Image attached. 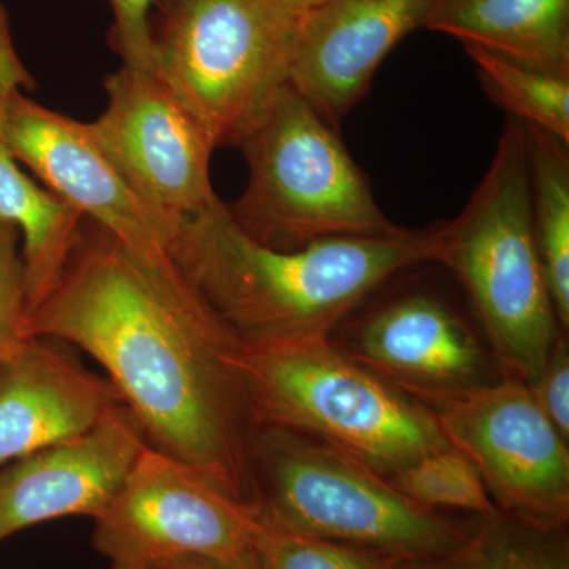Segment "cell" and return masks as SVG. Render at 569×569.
I'll return each instance as SVG.
<instances>
[{
	"label": "cell",
	"mask_w": 569,
	"mask_h": 569,
	"mask_svg": "<svg viewBox=\"0 0 569 569\" xmlns=\"http://www.w3.org/2000/svg\"><path fill=\"white\" fill-rule=\"evenodd\" d=\"M28 336L96 359L149 447L181 459L227 496L252 505L257 421L244 342L171 252L123 244L89 220Z\"/></svg>",
	"instance_id": "cell-1"
},
{
	"label": "cell",
	"mask_w": 569,
	"mask_h": 569,
	"mask_svg": "<svg viewBox=\"0 0 569 569\" xmlns=\"http://www.w3.org/2000/svg\"><path fill=\"white\" fill-rule=\"evenodd\" d=\"M176 263L244 343L331 337L392 279L429 263L427 230L339 236L295 250L254 241L228 204L186 220Z\"/></svg>",
	"instance_id": "cell-2"
},
{
	"label": "cell",
	"mask_w": 569,
	"mask_h": 569,
	"mask_svg": "<svg viewBox=\"0 0 569 569\" xmlns=\"http://www.w3.org/2000/svg\"><path fill=\"white\" fill-rule=\"evenodd\" d=\"M427 239L429 263L447 268L467 291L501 376L533 387L565 331L531 219L526 123L508 116L488 173L466 208L429 228Z\"/></svg>",
	"instance_id": "cell-3"
},
{
	"label": "cell",
	"mask_w": 569,
	"mask_h": 569,
	"mask_svg": "<svg viewBox=\"0 0 569 569\" xmlns=\"http://www.w3.org/2000/svg\"><path fill=\"white\" fill-rule=\"evenodd\" d=\"M252 478L250 507L261 522L407 560L458 548L473 520L421 507L362 460L283 427L254 430Z\"/></svg>",
	"instance_id": "cell-4"
},
{
	"label": "cell",
	"mask_w": 569,
	"mask_h": 569,
	"mask_svg": "<svg viewBox=\"0 0 569 569\" xmlns=\"http://www.w3.org/2000/svg\"><path fill=\"white\" fill-rule=\"evenodd\" d=\"M254 421L296 430L391 477L447 438L430 408L350 358L331 337L244 343Z\"/></svg>",
	"instance_id": "cell-5"
},
{
	"label": "cell",
	"mask_w": 569,
	"mask_h": 569,
	"mask_svg": "<svg viewBox=\"0 0 569 569\" xmlns=\"http://www.w3.org/2000/svg\"><path fill=\"white\" fill-rule=\"evenodd\" d=\"M153 9V70L216 148H239L290 84L305 14L277 0H159Z\"/></svg>",
	"instance_id": "cell-6"
},
{
	"label": "cell",
	"mask_w": 569,
	"mask_h": 569,
	"mask_svg": "<svg viewBox=\"0 0 569 569\" xmlns=\"http://www.w3.org/2000/svg\"><path fill=\"white\" fill-rule=\"evenodd\" d=\"M239 149L249 182L228 211L261 244L295 250L339 236L403 230L377 204L336 127L291 84L283 86Z\"/></svg>",
	"instance_id": "cell-7"
},
{
	"label": "cell",
	"mask_w": 569,
	"mask_h": 569,
	"mask_svg": "<svg viewBox=\"0 0 569 569\" xmlns=\"http://www.w3.org/2000/svg\"><path fill=\"white\" fill-rule=\"evenodd\" d=\"M252 507L197 468L146 445L107 509L93 519L92 546L108 569H153L182 557L258 560Z\"/></svg>",
	"instance_id": "cell-8"
},
{
	"label": "cell",
	"mask_w": 569,
	"mask_h": 569,
	"mask_svg": "<svg viewBox=\"0 0 569 569\" xmlns=\"http://www.w3.org/2000/svg\"><path fill=\"white\" fill-rule=\"evenodd\" d=\"M430 410L449 447L478 468L500 511L568 527L569 441L529 385L501 376Z\"/></svg>",
	"instance_id": "cell-9"
},
{
	"label": "cell",
	"mask_w": 569,
	"mask_h": 569,
	"mask_svg": "<svg viewBox=\"0 0 569 569\" xmlns=\"http://www.w3.org/2000/svg\"><path fill=\"white\" fill-rule=\"evenodd\" d=\"M108 102L89 122L133 193L173 227L211 209L216 144L156 70L121 66L104 80Z\"/></svg>",
	"instance_id": "cell-10"
},
{
	"label": "cell",
	"mask_w": 569,
	"mask_h": 569,
	"mask_svg": "<svg viewBox=\"0 0 569 569\" xmlns=\"http://www.w3.org/2000/svg\"><path fill=\"white\" fill-rule=\"evenodd\" d=\"M350 317L335 346L427 408L501 377L467 318L429 288L395 291Z\"/></svg>",
	"instance_id": "cell-11"
},
{
	"label": "cell",
	"mask_w": 569,
	"mask_h": 569,
	"mask_svg": "<svg viewBox=\"0 0 569 569\" xmlns=\"http://www.w3.org/2000/svg\"><path fill=\"white\" fill-rule=\"evenodd\" d=\"M24 88L7 93L2 134L11 156L41 186L123 244L171 252L178 228L127 186L93 140L88 123L33 102Z\"/></svg>",
	"instance_id": "cell-12"
},
{
	"label": "cell",
	"mask_w": 569,
	"mask_h": 569,
	"mask_svg": "<svg viewBox=\"0 0 569 569\" xmlns=\"http://www.w3.org/2000/svg\"><path fill=\"white\" fill-rule=\"evenodd\" d=\"M146 445L119 406L88 432L0 468V542L51 520L99 518Z\"/></svg>",
	"instance_id": "cell-13"
},
{
	"label": "cell",
	"mask_w": 569,
	"mask_h": 569,
	"mask_svg": "<svg viewBox=\"0 0 569 569\" xmlns=\"http://www.w3.org/2000/svg\"><path fill=\"white\" fill-rule=\"evenodd\" d=\"M441 0H326L302 18L290 84L332 127L365 99L378 67Z\"/></svg>",
	"instance_id": "cell-14"
},
{
	"label": "cell",
	"mask_w": 569,
	"mask_h": 569,
	"mask_svg": "<svg viewBox=\"0 0 569 569\" xmlns=\"http://www.w3.org/2000/svg\"><path fill=\"white\" fill-rule=\"evenodd\" d=\"M119 406L66 343L29 336L0 361V468L88 432Z\"/></svg>",
	"instance_id": "cell-15"
},
{
	"label": "cell",
	"mask_w": 569,
	"mask_h": 569,
	"mask_svg": "<svg viewBox=\"0 0 569 569\" xmlns=\"http://www.w3.org/2000/svg\"><path fill=\"white\" fill-rule=\"evenodd\" d=\"M18 86L29 89L33 81L11 39L9 14L0 6V219L20 233L31 316L58 283L86 219L26 173L7 148L2 134L3 102Z\"/></svg>",
	"instance_id": "cell-16"
},
{
	"label": "cell",
	"mask_w": 569,
	"mask_h": 569,
	"mask_svg": "<svg viewBox=\"0 0 569 569\" xmlns=\"http://www.w3.org/2000/svg\"><path fill=\"white\" fill-rule=\"evenodd\" d=\"M426 29L569 74V0H441Z\"/></svg>",
	"instance_id": "cell-17"
},
{
	"label": "cell",
	"mask_w": 569,
	"mask_h": 569,
	"mask_svg": "<svg viewBox=\"0 0 569 569\" xmlns=\"http://www.w3.org/2000/svg\"><path fill=\"white\" fill-rule=\"evenodd\" d=\"M395 569H569L568 527H545L500 511L473 516L458 548L399 561Z\"/></svg>",
	"instance_id": "cell-18"
},
{
	"label": "cell",
	"mask_w": 569,
	"mask_h": 569,
	"mask_svg": "<svg viewBox=\"0 0 569 569\" xmlns=\"http://www.w3.org/2000/svg\"><path fill=\"white\" fill-rule=\"evenodd\" d=\"M529 127L531 219L557 318L569 328L568 142Z\"/></svg>",
	"instance_id": "cell-19"
},
{
	"label": "cell",
	"mask_w": 569,
	"mask_h": 569,
	"mask_svg": "<svg viewBox=\"0 0 569 569\" xmlns=\"http://www.w3.org/2000/svg\"><path fill=\"white\" fill-rule=\"evenodd\" d=\"M486 93L511 118L569 144V74L462 43Z\"/></svg>",
	"instance_id": "cell-20"
},
{
	"label": "cell",
	"mask_w": 569,
	"mask_h": 569,
	"mask_svg": "<svg viewBox=\"0 0 569 569\" xmlns=\"http://www.w3.org/2000/svg\"><path fill=\"white\" fill-rule=\"evenodd\" d=\"M388 479L400 493L433 511L458 509L471 516L498 511L478 468L452 447L427 452Z\"/></svg>",
	"instance_id": "cell-21"
},
{
	"label": "cell",
	"mask_w": 569,
	"mask_h": 569,
	"mask_svg": "<svg viewBox=\"0 0 569 569\" xmlns=\"http://www.w3.org/2000/svg\"><path fill=\"white\" fill-rule=\"evenodd\" d=\"M252 545L264 569H395V553L301 537L254 518Z\"/></svg>",
	"instance_id": "cell-22"
},
{
	"label": "cell",
	"mask_w": 569,
	"mask_h": 569,
	"mask_svg": "<svg viewBox=\"0 0 569 569\" xmlns=\"http://www.w3.org/2000/svg\"><path fill=\"white\" fill-rule=\"evenodd\" d=\"M28 320L20 233L0 219V361L28 339Z\"/></svg>",
	"instance_id": "cell-23"
},
{
	"label": "cell",
	"mask_w": 569,
	"mask_h": 569,
	"mask_svg": "<svg viewBox=\"0 0 569 569\" xmlns=\"http://www.w3.org/2000/svg\"><path fill=\"white\" fill-rule=\"evenodd\" d=\"M159 0H110L112 50L122 59V66L152 70L151 11Z\"/></svg>",
	"instance_id": "cell-24"
},
{
	"label": "cell",
	"mask_w": 569,
	"mask_h": 569,
	"mask_svg": "<svg viewBox=\"0 0 569 569\" xmlns=\"http://www.w3.org/2000/svg\"><path fill=\"white\" fill-rule=\"evenodd\" d=\"M535 399L565 440L569 441V348L567 335L557 339L537 383Z\"/></svg>",
	"instance_id": "cell-25"
},
{
	"label": "cell",
	"mask_w": 569,
	"mask_h": 569,
	"mask_svg": "<svg viewBox=\"0 0 569 569\" xmlns=\"http://www.w3.org/2000/svg\"><path fill=\"white\" fill-rule=\"evenodd\" d=\"M153 569H264L260 560L247 561V563H234V561H223L209 559V557H182L164 561Z\"/></svg>",
	"instance_id": "cell-26"
},
{
	"label": "cell",
	"mask_w": 569,
	"mask_h": 569,
	"mask_svg": "<svg viewBox=\"0 0 569 569\" xmlns=\"http://www.w3.org/2000/svg\"><path fill=\"white\" fill-rule=\"evenodd\" d=\"M277 2L282 3L287 9L296 11V13L306 14L310 10L320 7L326 0H277Z\"/></svg>",
	"instance_id": "cell-27"
}]
</instances>
